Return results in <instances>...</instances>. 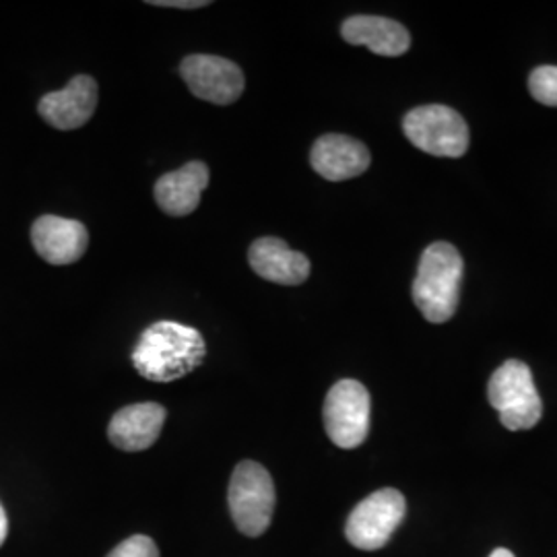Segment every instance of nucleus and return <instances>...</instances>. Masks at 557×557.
I'll list each match as a JSON object with an SVG mask.
<instances>
[{
    "label": "nucleus",
    "instance_id": "nucleus-3",
    "mask_svg": "<svg viewBox=\"0 0 557 557\" xmlns=\"http://www.w3.org/2000/svg\"><path fill=\"white\" fill-rule=\"evenodd\" d=\"M487 398L499 413L506 430L520 432L535 428L543 416V403L531 368L520 359H508L492 374Z\"/></svg>",
    "mask_w": 557,
    "mask_h": 557
},
{
    "label": "nucleus",
    "instance_id": "nucleus-5",
    "mask_svg": "<svg viewBox=\"0 0 557 557\" xmlns=\"http://www.w3.org/2000/svg\"><path fill=\"white\" fill-rule=\"evenodd\" d=\"M403 133L418 149L436 158H460L469 149V126L448 106H421L403 120Z\"/></svg>",
    "mask_w": 557,
    "mask_h": 557
},
{
    "label": "nucleus",
    "instance_id": "nucleus-9",
    "mask_svg": "<svg viewBox=\"0 0 557 557\" xmlns=\"http://www.w3.org/2000/svg\"><path fill=\"white\" fill-rule=\"evenodd\" d=\"M98 108V83L77 75L60 91L44 96L38 106L41 119L59 131H75L87 124Z\"/></svg>",
    "mask_w": 557,
    "mask_h": 557
},
{
    "label": "nucleus",
    "instance_id": "nucleus-12",
    "mask_svg": "<svg viewBox=\"0 0 557 557\" xmlns=\"http://www.w3.org/2000/svg\"><path fill=\"white\" fill-rule=\"evenodd\" d=\"M370 161L368 147L345 135L320 137L310 153V163L317 174L331 182L358 178L370 168Z\"/></svg>",
    "mask_w": 557,
    "mask_h": 557
},
{
    "label": "nucleus",
    "instance_id": "nucleus-10",
    "mask_svg": "<svg viewBox=\"0 0 557 557\" xmlns=\"http://www.w3.org/2000/svg\"><path fill=\"white\" fill-rule=\"evenodd\" d=\"M36 252L50 264H71L85 255L89 234L81 221L41 215L32 227Z\"/></svg>",
    "mask_w": 557,
    "mask_h": 557
},
{
    "label": "nucleus",
    "instance_id": "nucleus-11",
    "mask_svg": "<svg viewBox=\"0 0 557 557\" xmlns=\"http://www.w3.org/2000/svg\"><path fill=\"white\" fill-rule=\"evenodd\" d=\"M165 409L158 403H137L120 409L108 425V438L124 453H140L160 438Z\"/></svg>",
    "mask_w": 557,
    "mask_h": 557
},
{
    "label": "nucleus",
    "instance_id": "nucleus-20",
    "mask_svg": "<svg viewBox=\"0 0 557 557\" xmlns=\"http://www.w3.org/2000/svg\"><path fill=\"white\" fill-rule=\"evenodd\" d=\"M490 557H515V554L508 552V549H496Z\"/></svg>",
    "mask_w": 557,
    "mask_h": 557
},
{
    "label": "nucleus",
    "instance_id": "nucleus-7",
    "mask_svg": "<svg viewBox=\"0 0 557 557\" xmlns=\"http://www.w3.org/2000/svg\"><path fill=\"white\" fill-rule=\"evenodd\" d=\"M407 502L400 492L393 487L379 490L351 510L345 524L347 541L363 552L382 549L403 522Z\"/></svg>",
    "mask_w": 557,
    "mask_h": 557
},
{
    "label": "nucleus",
    "instance_id": "nucleus-18",
    "mask_svg": "<svg viewBox=\"0 0 557 557\" xmlns=\"http://www.w3.org/2000/svg\"><path fill=\"white\" fill-rule=\"evenodd\" d=\"M156 7H170V9H202L209 2L207 0H151Z\"/></svg>",
    "mask_w": 557,
    "mask_h": 557
},
{
    "label": "nucleus",
    "instance_id": "nucleus-13",
    "mask_svg": "<svg viewBox=\"0 0 557 557\" xmlns=\"http://www.w3.org/2000/svg\"><path fill=\"white\" fill-rule=\"evenodd\" d=\"M248 260L259 277L278 285H299L310 277V260L283 239L260 238L250 246Z\"/></svg>",
    "mask_w": 557,
    "mask_h": 557
},
{
    "label": "nucleus",
    "instance_id": "nucleus-1",
    "mask_svg": "<svg viewBox=\"0 0 557 557\" xmlns=\"http://www.w3.org/2000/svg\"><path fill=\"white\" fill-rule=\"evenodd\" d=\"M205 356L207 345L197 329L161 320L140 335L133 351V363L143 379L174 382L195 372Z\"/></svg>",
    "mask_w": 557,
    "mask_h": 557
},
{
    "label": "nucleus",
    "instance_id": "nucleus-4",
    "mask_svg": "<svg viewBox=\"0 0 557 557\" xmlns=\"http://www.w3.org/2000/svg\"><path fill=\"white\" fill-rule=\"evenodd\" d=\"M230 512L246 537H260L275 515V483L271 473L255 460H242L230 481Z\"/></svg>",
    "mask_w": 557,
    "mask_h": 557
},
{
    "label": "nucleus",
    "instance_id": "nucleus-16",
    "mask_svg": "<svg viewBox=\"0 0 557 557\" xmlns=\"http://www.w3.org/2000/svg\"><path fill=\"white\" fill-rule=\"evenodd\" d=\"M529 89L531 96L543 103L557 108V66H539L529 77Z\"/></svg>",
    "mask_w": 557,
    "mask_h": 557
},
{
    "label": "nucleus",
    "instance_id": "nucleus-14",
    "mask_svg": "<svg viewBox=\"0 0 557 557\" xmlns=\"http://www.w3.org/2000/svg\"><path fill=\"white\" fill-rule=\"evenodd\" d=\"M343 40L351 46H366L379 57H400L411 48V36L398 21L374 15L349 17L341 27Z\"/></svg>",
    "mask_w": 557,
    "mask_h": 557
},
{
    "label": "nucleus",
    "instance_id": "nucleus-8",
    "mask_svg": "<svg viewBox=\"0 0 557 557\" xmlns=\"http://www.w3.org/2000/svg\"><path fill=\"white\" fill-rule=\"evenodd\" d=\"M180 75L188 89L209 103L230 106L239 100L244 91V73L232 60L193 54L180 64Z\"/></svg>",
    "mask_w": 557,
    "mask_h": 557
},
{
    "label": "nucleus",
    "instance_id": "nucleus-19",
    "mask_svg": "<svg viewBox=\"0 0 557 557\" xmlns=\"http://www.w3.org/2000/svg\"><path fill=\"white\" fill-rule=\"evenodd\" d=\"M7 535H9V518H7V512H4V508L0 504V547L7 541Z\"/></svg>",
    "mask_w": 557,
    "mask_h": 557
},
{
    "label": "nucleus",
    "instance_id": "nucleus-6",
    "mask_svg": "<svg viewBox=\"0 0 557 557\" xmlns=\"http://www.w3.org/2000/svg\"><path fill=\"white\" fill-rule=\"evenodd\" d=\"M370 413L368 388L358 380H341L324 400V430L338 448H358L370 434Z\"/></svg>",
    "mask_w": 557,
    "mask_h": 557
},
{
    "label": "nucleus",
    "instance_id": "nucleus-15",
    "mask_svg": "<svg viewBox=\"0 0 557 557\" xmlns=\"http://www.w3.org/2000/svg\"><path fill=\"white\" fill-rule=\"evenodd\" d=\"M207 186L209 168L202 161H190L158 180L156 200L168 215L184 218L199 207L200 195Z\"/></svg>",
    "mask_w": 557,
    "mask_h": 557
},
{
    "label": "nucleus",
    "instance_id": "nucleus-2",
    "mask_svg": "<svg viewBox=\"0 0 557 557\" xmlns=\"http://www.w3.org/2000/svg\"><path fill=\"white\" fill-rule=\"evenodd\" d=\"M462 281V257L448 242L428 246L413 281V301L423 319L442 324L457 312Z\"/></svg>",
    "mask_w": 557,
    "mask_h": 557
},
{
    "label": "nucleus",
    "instance_id": "nucleus-17",
    "mask_svg": "<svg viewBox=\"0 0 557 557\" xmlns=\"http://www.w3.org/2000/svg\"><path fill=\"white\" fill-rule=\"evenodd\" d=\"M106 557H160V549L153 539L147 535H133L124 539Z\"/></svg>",
    "mask_w": 557,
    "mask_h": 557
}]
</instances>
